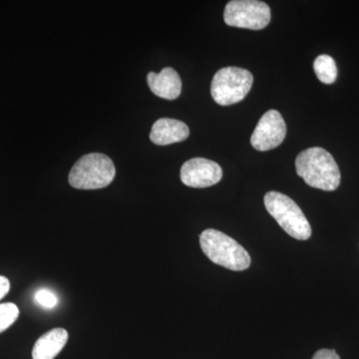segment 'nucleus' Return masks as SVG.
Returning a JSON list of instances; mask_svg holds the SVG:
<instances>
[{
	"label": "nucleus",
	"instance_id": "9d476101",
	"mask_svg": "<svg viewBox=\"0 0 359 359\" xmlns=\"http://www.w3.org/2000/svg\"><path fill=\"white\" fill-rule=\"evenodd\" d=\"M147 83L151 91L160 98L175 100L181 94V78L171 67L164 68L160 73H149Z\"/></svg>",
	"mask_w": 359,
	"mask_h": 359
},
{
	"label": "nucleus",
	"instance_id": "dca6fc26",
	"mask_svg": "<svg viewBox=\"0 0 359 359\" xmlns=\"http://www.w3.org/2000/svg\"><path fill=\"white\" fill-rule=\"evenodd\" d=\"M11 290V282L6 276H0V299H4Z\"/></svg>",
	"mask_w": 359,
	"mask_h": 359
},
{
	"label": "nucleus",
	"instance_id": "1a4fd4ad",
	"mask_svg": "<svg viewBox=\"0 0 359 359\" xmlns=\"http://www.w3.org/2000/svg\"><path fill=\"white\" fill-rule=\"evenodd\" d=\"M190 129L185 123L171 118H161L153 125L150 139L156 145L165 146L185 141Z\"/></svg>",
	"mask_w": 359,
	"mask_h": 359
},
{
	"label": "nucleus",
	"instance_id": "39448f33",
	"mask_svg": "<svg viewBox=\"0 0 359 359\" xmlns=\"http://www.w3.org/2000/svg\"><path fill=\"white\" fill-rule=\"evenodd\" d=\"M254 76L244 68L224 67L212 78L211 94L215 102L229 106L241 102L249 94Z\"/></svg>",
	"mask_w": 359,
	"mask_h": 359
},
{
	"label": "nucleus",
	"instance_id": "20e7f679",
	"mask_svg": "<svg viewBox=\"0 0 359 359\" xmlns=\"http://www.w3.org/2000/svg\"><path fill=\"white\" fill-rule=\"evenodd\" d=\"M264 205L269 214L290 237L299 241L311 238V224L294 200L273 191L264 196Z\"/></svg>",
	"mask_w": 359,
	"mask_h": 359
},
{
	"label": "nucleus",
	"instance_id": "f257e3e1",
	"mask_svg": "<svg viewBox=\"0 0 359 359\" xmlns=\"http://www.w3.org/2000/svg\"><path fill=\"white\" fill-rule=\"evenodd\" d=\"M295 169L309 186L323 191H334L340 184L337 162L325 149L313 147L302 151L295 159Z\"/></svg>",
	"mask_w": 359,
	"mask_h": 359
},
{
	"label": "nucleus",
	"instance_id": "2eb2a0df",
	"mask_svg": "<svg viewBox=\"0 0 359 359\" xmlns=\"http://www.w3.org/2000/svg\"><path fill=\"white\" fill-rule=\"evenodd\" d=\"M313 359H340L334 349H320L314 353Z\"/></svg>",
	"mask_w": 359,
	"mask_h": 359
},
{
	"label": "nucleus",
	"instance_id": "7ed1b4c3",
	"mask_svg": "<svg viewBox=\"0 0 359 359\" xmlns=\"http://www.w3.org/2000/svg\"><path fill=\"white\" fill-rule=\"evenodd\" d=\"M116 169L113 161L100 153L82 156L71 169L68 182L79 190H98L112 183Z\"/></svg>",
	"mask_w": 359,
	"mask_h": 359
},
{
	"label": "nucleus",
	"instance_id": "9b49d317",
	"mask_svg": "<svg viewBox=\"0 0 359 359\" xmlns=\"http://www.w3.org/2000/svg\"><path fill=\"white\" fill-rule=\"evenodd\" d=\"M68 340L65 328H54L40 337L32 349L33 359H54L62 351Z\"/></svg>",
	"mask_w": 359,
	"mask_h": 359
},
{
	"label": "nucleus",
	"instance_id": "6e6552de",
	"mask_svg": "<svg viewBox=\"0 0 359 359\" xmlns=\"http://www.w3.org/2000/svg\"><path fill=\"white\" fill-rule=\"evenodd\" d=\"M223 177V170L214 161L193 158L181 168V181L191 188H208L218 184Z\"/></svg>",
	"mask_w": 359,
	"mask_h": 359
},
{
	"label": "nucleus",
	"instance_id": "f8f14e48",
	"mask_svg": "<svg viewBox=\"0 0 359 359\" xmlns=\"http://www.w3.org/2000/svg\"><path fill=\"white\" fill-rule=\"evenodd\" d=\"M313 69L316 77L325 84L334 83L337 77V68L332 56L323 54L314 60Z\"/></svg>",
	"mask_w": 359,
	"mask_h": 359
},
{
	"label": "nucleus",
	"instance_id": "ddd939ff",
	"mask_svg": "<svg viewBox=\"0 0 359 359\" xmlns=\"http://www.w3.org/2000/svg\"><path fill=\"white\" fill-rule=\"evenodd\" d=\"M20 316V309L13 302L0 304V334L11 327Z\"/></svg>",
	"mask_w": 359,
	"mask_h": 359
},
{
	"label": "nucleus",
	"instance_id": "f03ea898",
	"mask_svg": "<svg viewBox=\"0 0 359 359\" xmlns=\"http://www.w3.org/2000/svg\"><path fill=\"white\" fill-rule=\"evenodd\" d=\"M200 245L205 256L219 266L241 271L249 269L250 257L233 238L222 231L208 229L201 233Z\"/></svg>",
	"mask_w": 359,
	"mask_h": 359
},
{
	"label": "nucleus",
	"instance_id": "4468645a",
	"mask_svg": "<svg viewBox=\"0 0 359 359\" xmlns=\"http://www.w3.org/2000/svg\"><path fill=\"white\" fill-rule=\"evenodd\" d=\"M35 302L45 309H53L57 306L58 297L48 289H41L37 290L34 295Z\"/></svg>",
	"mask_w": 359,
	"mask_h": 359
},
{
	"label": "nucleus",
	"instance_id": "0eeeda50",
	"mask_svg": "<svg viewBox=\"0 0 359 359\" xmlns=\"http://www.w3.org/2000/svg\"><path fill=\"white\" fill-rule=\"evenodd\" d=\"M287 135V125L280 113L269 110L264 113L257 123L250 137V144L257 151L273 150L280 146Z\"/></svg>",
	"mask_w": 359,
	"mask_h": 359
},
{
	"label": "nucleus",
	"instance_id": "423d86ee",
	"mask_svg": "<svg viewBox=\"0 0 359 359\" xmlns=\"http://www.w3.org/2000/svg\"><path fill=\"white\" fill-rule=\"evenodd\" d=\"M224 20L233 27L261 30L271 21V8L257 0H233L224 8Z\"/></svg>",
	"mask_w": 359,
	"mask_h": 359
}]
</instances>
